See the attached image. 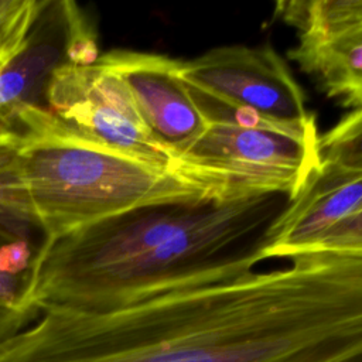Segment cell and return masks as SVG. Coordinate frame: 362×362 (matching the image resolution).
I'll use <instances>...</instances> for the list:
<instances>
[{"mask_svg": "<svg viewBox=\"0 0 362 362\" xmlns=\"http://www.w3.org/2000/svg\"><path fill=\"white\" fill-rule=\"evenodd\" d=\"M0 362H362V257L307 252L115 310L45 308Z\"/></svg>", "mask_w": 362, "mask_h": 362, "instance_id": "obj_1", "label": "cell"}, {"mask_svg": "<svg viewBox=\"0 0 362 362\" xmlns=\"http://www.w3.org/2000/svg\"><path fill=\"white\" fill-rule=\"evenodd\" d=\"M291 201L274 192L157 202L42 239L30 301L40 311H107L246 274Z\"/></svg>", "mask_w": 362, "mask_h": 362, "instance_id": "obj_2", "label": "cell"}, {"mask_svg": "<svg viewBox=\"0 0 362 362\" xmlns=\"http://www.w3.org/2000/svg\"><path fill=\"white\" fill-rule=\"evenodd\" d=\"M17 133L42 239L139 206L209 197L173 171L62 129L41 107L20 115Z\"/></svg>", "mask_w": 362, "mask_h": 362, "instance_id": "obj_3", "label": "cell"}, {"mask_svg": "<svg viewBox=\"0 0 362 362\" xmlns=\"http://www.w3.org/2000/svg\"><path fill=\"white\" fill-rule=\"evenodd\" d=\"M318 137L317 123L211 122L178 157L175 174L215 198L277 192L294 199L320 168Z\"/></svg>", "mask_w": 362, "mask_h": 362, "instance_id": "obj_4", "label": "cell"}, {"mask_svg": "<svg viewBox=\"0 0 362 362\" xmlns=\"http://www.w3.org/2000/svg\"><path fill=\"white\" fill-rule=\"evenodd\" d=\"M181 76L208 122L262 120L287 127L315 123L284 59L269 45H226L181 61Z\"/></svg>", "mask_w": 362, "mask_h": 362, "instance_id": "obj_5", "label": "cell"}, {"mask_svg": "<svg viewBox=\"0 0 362 362\" xmlns=\"http://www.w3.org/2000/svg\"><path fill=\"white\" fill-rule=\"evenodd\" d=\"M41 109L71 133L175 173L178 157L154 139L124 83L98 61L57 68Z\"/></svg>", "mask_w": 362, "mask_h": 362, "instance_id": "obj_6", "label": "cell"}, {"mask_svg": "<svg viewBox=\"0 0 362 362\" xmlns=\"http://www.w3.org/2000/svg\"><path fill=\"white\" fill-rule=\"evenodd\" d=\"M98 58L96 34L79 6L49 0L21 48L0 68V132L17 133L20 115L44 106L57 68L89 65Z\"/></svg>", "mask_w": 362, "mask_h": 362, "instance_id": "obj_7", "label": "cell"}, {"mask_svg": "<svg viewBox=\"0 0 362 362\" xmlns=\"http://www.w3.org/2000/svg\"><path fill=\"white\" fill-rule=\"evenodd\" d=\"M96 61L124 83L150 133L177 157L208 129L206 116L182 81L180 59L117 48Z\"/></svg>", "mask_w": 362, "mask_h": 362, "instance_id": "obj_8", "label": "cell"}, {"mask_svg": "<svg viewBox=\"0 0 362 362\" xmlns=\"http://www.w3.org/2000/svg\"><path fill=\"white\" fill-rule=\"evenodd\" d=\"M362 206V173L320 165L274 223L263 260L311 252L339 222Z\"/></svg>", "mask_w": 362, "mask_h": 362, "instance_id": "obj_9", "label": "cell"}, {"mask_svg": "<svg viewBox=\"0 0 362 362\" xmlns=\"http://www.w3.org/2000/svg\"><path fill=\"white\" fill-rule=\"evenodd\" d=\"M288 57L328 98L346 107L362 106V25L325 42H298Z\"/></svg>", "mask_w": 362, "mask_h": 362, "instance_id": "obj_10", "label": "cell"}, {"mask_svg": "<svg viewBox=\"0 0 362 362\" xmlns=\"http://www.w3.org/2000/svg\"><path fill=\"white\" fill-rule=\"evenodd\" d=\"M31 242L0 235V342L21 332L41 314L30 301Z\"/></svg>", "mask_w": 362, "mask_h": 362, "instance_id": "obj_11", "label": "cell"}, {"mask_svg": "<svg viewBox=\"0 0 362 362\" xmlns=\"http://www.w3.org/2000/svg\"><path fill=\"white\" fill-rule=\"evenodd\" d=\"M20 150L18 133L0 132V235L31 242L41 229L25 185Z\"/></svg>", "mask_w": 362, "mask_h": 362, "instance_id": "obj_12", "label": "cell"}, {"mask_svg": "<svg viewBox=\"0 0 362 362\" xmlns=\"http://www.w3.org/2000/svg\"><path fill=\"white\" fill-rule=\"evenodd\" d=\"M277 16L298 31L300 44H320L362 25V0H291Z\"/></svg>", "mask_w": 362, "mask_h": 362, "instance_id": "obj_13", "label": "cell"}, {"mask_svg": "<svg viewBox=\"0 0 362 362\" xmlns=\"http://www.w3.org/2000/svg\"><path fill=\"white\" fill-rule=\"evenodd\" d=\"M320 165L362 173V106L318 137Z\"/></svg>", "mask_w": 362, "mask_h": 362, "instance_id": "obj_14", "label": "cell"}, {"mask_svg": "<svg viewBox=\"0 0 362 362\" xmlns=\"http://www.w3.org/2000/svg\"><path fill=\"white\" fill-rule=\"evenodd\" d=\"M49 0H0V64H6L24 44Z\"/></svg>", "mask_w": 362, "mask_h": 362, "instance_id": "obj_15", "label": "cell"}, {"mask_svg": "<svg viewBox=\"0 0 362 362\" xmlns=\"http://www.w3.org/2000/svg\"><path fill=\"white\" fill-rule=\"evenodd\" d=\"M311 252H329L362 257V206L334 226Z\"/></svg>", "mask_w": 362, "mask_h": 362, "instance_id": "obj_16", "label": "cell"}, {"mask_svg": "<svg viewBox=\"0 0 362 362\" xmlns=\"http://www.w3.org/2000/svg\"><path fill=\"white\" fill-rule=\"evenodd\" d=\"M1 66H3V64H0V68H1Z\"/></svg>", "mask_w": 362, "mask_h": 362, "instance_id": "obj_17", "label": "cell"}]
</instances>
